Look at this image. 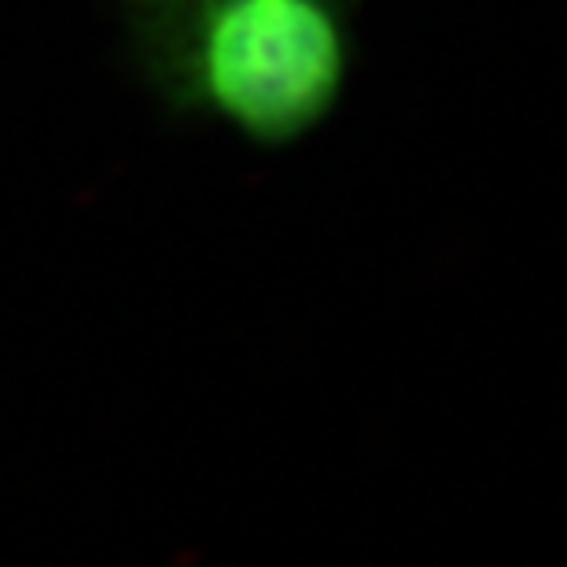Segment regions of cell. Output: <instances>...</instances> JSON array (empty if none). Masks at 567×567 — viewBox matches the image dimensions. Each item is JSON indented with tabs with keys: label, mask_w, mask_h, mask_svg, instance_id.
I'll list each match as a JSON object with an SVG mask.
<instances>
[{
	"label": "cell",
	"mask_w": 567,
	"mask_h": 567,
	"mask_svg": "<svg viewBox=\"0 0 567 567\" xmlns=\"http://www.w3.org/2000/svg\"><path fill=\"white\" fill-rule=\"evenodd\" d=\"M361 0H122L130 60L169 111L280 147L332 118Z\"/></svg>",
	"instance_id": "cell-1"
}]
</instances>
